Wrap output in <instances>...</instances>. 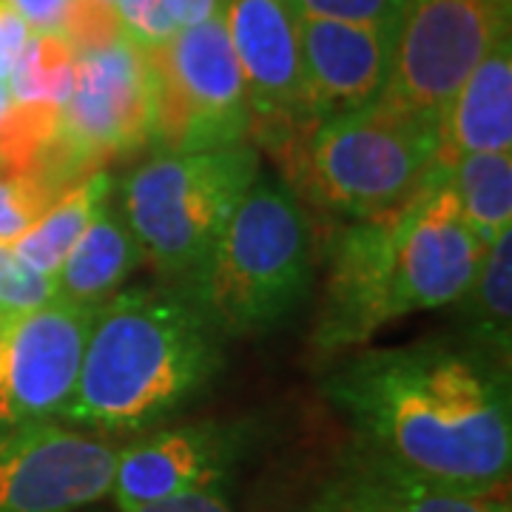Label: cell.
Returning <instances> with one entry per match:
<instances>
[{"label": "cell", "instance_id": "6da1fadb", "mask_svg": "<svg viewBox=\"0 0 512 512\" xmlns=\"http://www.w3.org/2000/svg\"><path fill=\"white\" fill-rule=\"evenodd\" d=\"M350 441L444 490L498 495L512 470L510 367L458 336L362 350L322 376Z\"/></svg>", "mask_w": 512, "mask_h": 512}, {"label": "cell", "instance_id": "7a4b0ae2", "mask_svg": "<svg viewBox=\"0 0 512 512\" xmlns=\"http://www.w3.org/2000/svg\"><path fill=\"white\" fill-rule=\"evenodd\" d=\"M487 251L461 220L447 165L433 163L399 208L328 234L313 350L345 353L402 316L456 305Z\"/></svg>", "mask_w": 512, "mask_h": 512}, {"label": "cell", "instance_id": "3957f363", "mask_svg": "<svg viewBox=\"0 0 512 512\" xmlns=\"http://www.w3.org/2000/svg\"><path fill=\"white\" fill-rule=\"evenodd\" d=\"M225 342L180 285L114 293L94 313L60 421L109 441L171 424L217 384Z\"/></svg>", "mask_w": 512, "mask_h": 512}, {"label": "cell", "instance_id": "277c9868", "mask_svg": "<svg viewBox=\"0 0 512 512\" xmlns=\"http://www.w3.org/2000/svg\"><path fill=\"white\" fill-rule=\"evenodd\" d=\"M439 120L379 100L316 120L271 151L279 180L308 211L359 222L399 208L436 163Z\"/></svg>", "mask_w": 512, "mask_h": 512}, {"label": "cell", "instance_id": "5b68a950", "mask_svg": "<svg viewBox=\"0 0 512 512\" xmlns=\"http://www.w3.org/2000/svg\"><path fill=\"white\" fill-rule=\"evenodd\" d=\"M313 271L308 208L259 171L214 251L180 288L225 339H245L288 322L311 293Z\"/></svg>", "mask_w": 512, "mask_h": 512}, {"label": "cell", "instance_id": "8992f818", "mask_svg": "<svg viewBox=\"0 0 512 512\" xmlns=\"http://www.w3.org/2000/svg\"><path fill=\"white\" fill-rule=\"evenodd\" d=\"M259 171V148L251 143L197 154H151L114 191L146 259L171 285H180L214 251Z\"/></svg>", "mask_w": 512, "mask_h": 512}, {"label": "cell", "instance_id": "52a82bcc", "mask_svg": "<svg viewBox=\"0 0 512 512\" xmlns=\"http://www.w3.org/2000/svg\"><path fill=\"white\" fill-rule=\"evenodd\" d=\"M151 154H197L248 143L251 111L222 15L177 29L146 52Z\"/></svg>", "mask_w": 512, "mask_h": 512}, {"label": "cell", "instance_id": "ba28073f", "mask_svg": "<svg viewBox=\"0 0 512 512\" xmlns=\"http://www.w3.org/2000/svg\"><path fill=\"white\" fill-rule=\"evenodd\" d=\"M265 424L254 416L171 421L117 447L111 507L146 504L197 493H228L245 464L262 450Z\"/></svg>", "mask_w": 512, "mask_h": 512}, {"label": "cell", "instance_id": "9c48e42d", "mask_svg": "<svg viewBox=\"0 0 512 512\" xmlns=\"http://www.w3.org/2000/svg\"><path fill=\"white\" fill-rule=\"evenodd\" d=\"M510 26L512 0H404L382 100L439 120Z\"/></svg>", "mask_w": 512, "mask_h": 512}, {"label": "cell", "instance_id": "30bf717a", "mask_svg": "<svg viewBox=\"0 0 512 512\" xmlns=\"http://www.w3.org/2000/svg\"><path fill=\"white\" fill-rule=\"evenodd\" d=\"M251 111L248 143L268 154L316 123L308 100L299 9L293 0H222Z\"/></svg>", "mask_w": 512, "mask_h": 512}, {"label": "cell", "instance_id": "8fae6325", "mask_svg": "<svg viewBox=\"0 0 512 512\" xmlns=\"http://www.w3.org/2000/svg\"><path fill=\"white\" fill-rule=\"evenodd\" d=\"M117 467L109 439L63 421L0 424V512H86L106 501Z\"/></svg>", "mask_w": 512, "mask_h": 512}, {"label": "cell", "instance_id": "7c38bea8", "mask_svg": "<svg viewBox=\"0 0 512 512\" xmlns=\"http://www.w3.org/2000/svg\"><path fill=\"white\" fill-rule=\"evenodd\" d=\"M60 140L92 177L151 143V77L146 52L120 40L77 57L74 92L60 109Z\"/></svg>", "mask_w": 512, "mask_h": 512}, {"label": "cell", "instance_id": "4fadbf2b", "mask_svg": "<svg viewBox=\"0 0 512 512\" xmlns=\"http://www.w3.org/2000/svg\"><path fill=\"white\" fill-rule=\"evenodd\" d=\"M94 313L55 296L0 325V424L63 419Z\"/></svg>", "mask_w": 512, "mask_h": 512}, {"label": "cell", "instance_id": "5bb4252c", "mask_svg": "<svg viewBox=\"0 0 512 512\" xmlns=\"http://www.w3.org/2000/svg\"><path fill=\"white\" fill-rule=\"evenodd\" d=\"M399 20L350 23L299 12L302 66L316 120L342 117L379 103L396 55Z\"/></svg>", "mask_w": 512, "mask_h": 512}, {"label": "cell", "instance_id": "9a60e30c", "mask_svg": "<svg viewBox=\"0 0 512 512\" xmlns=\"http://www.w3.org/2000/svg\"><path fill=\"white\" fill-rule=\"evenodd\" d=\"M299 512H510V501L444 490L348 444Z\"/></svg>", "mask_w": 512, "mask_h": 512}, {"label": "cell", "instance_id": "2e32d148", "mask_svg": "<svg viewBox=\"0 0 512 512\" xmlns=\"http://www.w3.org/2000/svg\"><path fill=\"white\" fill-rule=\"evenodd\" d=\"M512 148V35L501 37L439 114L436 163Z\"/></svg>", "mask_w": 512, "mask_h": 512}, {"label": "cell", "instance_id": "e0dca14e", "mask_svg": "<svg viewBox=\"0 0 512 512\" xmlns=\"http://www.w3.org/2000/svg\"><path fill=\"white\" fill-rule=\"evenodd\" d=\"M143 259V245L123 217L117 191H111L94 211L92 222L86 225L83 237L77 239L72 254L63 259L60 271L52 276L55 296L97 311L114 293H120L128 276L143 265Z\"/></svg>", "mask_w": 512, "mask_h": 512}, {"label": "cell", "instance_id": "ac0fdd59", "mask_svg": "<svg viewBox=\"0 0 512 512\" xmlns=\"http://www.w3.org/2000/svg\"><path fill=\"white\" fill-rule=\"evenodd\" d=\"M458 339L510 367L512 359V231L498 237L476 282L456 302Z\"/></svg>", "mask_w": 512, "mask_h": 512}, {"label": "cell", "instance_id": "d6986e66", "mask_svg": "<svg viewBox=\"0 0 512 512\" xmlns=\"http://www.w3.org/2000/svg\"><path fill=\"white\" fill-rule=\"evenodd\" d=\"M461 220L484 248L512 231V154L478 151L447 165Z\"/></svg>", "mask_w": 512, "mask_h": 512}, {"label": "cell", "instance_id": "ffe728a7", "mask_svg": "<svg viewBox=\"0 0 512 512\" xmlns=\"http://www.w3.org/2000/svg\"><path fill=\"white\" fill-rule=\"evenodd\" d=\"M111 191H114V180L109 171H97L89 180L74 185L72 191L63 194L26 234H20L12 242L20 262H26L35 274L52 279L60 271L63 259L72 254L77 239L83 237L100 202L106 200Z\"/></svg>", "mask_w": 512, "mask_h": 512}, {"label": "cell", "instance_id": "44dd1931", "mask_svg": "<svg viewBox=\"0 0 512 512\" xmlns=\"http://www.w3.org/2000/svg\"><path fill=\"white\" fill-rule=\"evenodd\" d=\"M77 55L60 35H32L9 77L12 103H43L63 109L74 92Z\"/></svg>", "mask_w": 512, "mask_h": 512}, {"label": "cell", "instance_id": "7402d4cb", "mask_svg": "<svg viewBox=\"0 0 512 512\" xmlns=\"http://www.w3.org/2000/svg\"><path fill=\"white\" fill-rule=\"evenodd\" d=\"M60 134V109L12 103L0 120V174H29Z\"/></svg>", "mask_w": 512, "mask_h": 512}, {"label": "cell", "instance_id": "603a6c76", "mask_svg": "<svg viewBox=\"0 0 512 512\" xmlns=\"http://www.w3.org/2000/svg\"><path fill=\"white\" fill-rule=\"evenodd\" d=\"M57 35L72 46L77 57L103 52L114 43L126 40L120 18L106 0H72Z\"/></svg>", "mask_w": 512, "mask_h": 512}, {"label": "cell", "instance_id": "cb8c5ba5", "mask_svg": "<svg viewBox=\"0 0 512 512\" xmlns=\"http://www.w3.org/2000/svg\"><path fill=\"white\" fill-rule=\"evenodd\" d=\"M57 197L26 174H0V242L12 245L26 234Z\"/></svg>", "mask_w": 512, "mask_h": 512}, {"label": "cell", "instance_id": "d4e9b609", "mask_svg": "<svg viewBox=\"0 0 512 512\" xmlns=\"http://www.w3.org/2000/svg\"><path fill=\"white\" fill-rule=\"evenodd\" d=\"M55 299L52 279L35 274L26 262H20L12 245L0 242V325L18 313L40 308Z\"/></svg>", "mask_w": 512, "mask_h": 512}, {"label": "cell", "instance_id": "484cf974", "mask_svg": "<svg viewBox=\"0 0 512 512\" xmlns=\"http://www.w3.org/2000/svg\"><path fill=\"white\" fill-rule=\"evenodd\" d=\"M111 6L128 43L143 52H151L177 35V23L168 15L163 0H114Z\"/></svg>", "mask_w": 512, "mask_h": 512}, {"label": "cell", "instance_id": "4316f807", "mask_svg": "<svg viewBox=\"0 0 512 512\" xmlns=\"http://www.w3.org/2000/svg\"><path fill=\"white\" fill-rule=\"evenodd\" d=\"M302 15L350 20V23H393L402 18L404 0H293Z\"/></svg>", "mask_w": 512, "mask_h": 512}, {"label": "cell", "instance_id": "83f0119b", "mask_svg": "<svg viewBox=\"0 0 512 512\" xmlns=\"http://www.w3.org/2000/svg\"><path fill=\"white\" fill-rule=\"evenodd\" d=\"M29 37H32V29L26 26V20L20 18L6 0H0V80L3 83H9Z\"/></svg>", "mask_w": 512, "mask_h": 512}, {"label": "cell", "instance_id": "f1b7e54d", "mask_svg": "<svg viewBox=\"0 0 512 512\" xmlns=\"http://www.w3.org/2000/svg\"><path fill=\"white\" fill-rule=\"evenodd\" d=\"M6 3L26 20L32 35H57L72 0H6Z\"/></svg>", "mask_w": 512, "mask_h": 512}, {"label": "cell", "instance_id": "f546056e", "mask_svg": "<svg viewBox=\"0 0 512 512\" xmlns=\"http://www.w3.org/2000/svg\"><path fill=\"white\" fill-rule=\"evenodd\" d=\"M111 512H237L228 493H197L183 498H168L157 504H146L137 510H111Z\"/></svg>", "mask_w": 512, "mask_h": 512}, {"label": "cell", "instance_id": "4dcf8cb0", "mask_svg": "<svg viewBox=\"0 0 512 512\" xmlns=\"http://www.w3.org/2000/svg\"><path fill=\"white\" fill-rule=\"evenodd\" d=\"M168 15L174 18L177 29L197 26L202 20L217 18L222 12V0H163Z\"/></svg>", "mask_w": 512, "mask_h": 512}, {"label": "cell", "instance_id": "1f68e13d", "mask_svg": "<svg viewBox=\"0 0 512 512\" xmlns=\"http://www.w3.org/2000/svg\"><path fill=\"white\" fill-rule=\"evenodd\" d=\"M12 106V92H9V83H3L0 80V120H3V114H6V109Z\"/></svg>", "mask_w": 512, "mask_h": 512}, {"label": "cell", "instance_id": "d6a6232c", "mask_svg": "<svg viewBox=\"0 0 512 512\" xmlns=\"http://www.w3.org/2000/svg\"><path fill=\"white\" fill-rule=\"evenodd\" d=\"M106 3H114V0H106Z\"/></svg>", "mask_w": 512, "mask_h": 512}]
</instances>
